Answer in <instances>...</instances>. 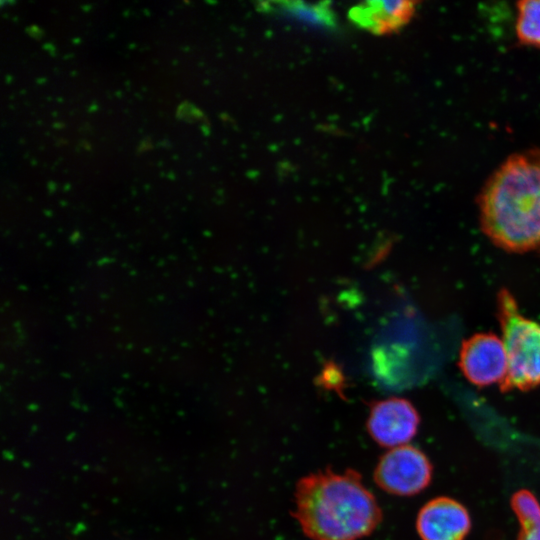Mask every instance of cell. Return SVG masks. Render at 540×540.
<instances>
[{
    "label": "cell",
    "mask_w": 540,
    "mask_h": 540,
    "mask_svg": "<svg viewBox=\"0 0 540 540\" xmlns=\"http://www.w3.org/2000/svg\"><path fill=\"white\" fill-rule=\"evenodd\" d=\"M515 33L526 46L540 48V0H522L516 3Z\"/></svg>",
    "instance_id": "11"
},
{
    "label": "cell",
    "mask_w": 540,
    "mask_h": 540,
    "mask_svg": "<svg viewBox=\"0 0 540 540\" xmlns=\"http://www.w3.org/2000/svg\"><path fill=\"white\" fill-rule=\"evenodd\" d=\"M483 233L497 247L524 253L540 247V151L515 153L488 177L481 189Z\"/></svg>",
    "instance_id": "1"
},
{
    "label": "cell",
    "mask_w": 540,
    "mask_h": 540,
    "mask_svg": "<svg viewBox=\"0 0 540 540\" xmlns=\"http://www.w3.org/2000/svg\"><path fill=\"white\" fill-rule=\"evenodd\" d=\"M416 529L422 540H465L471 530V518L460 502L441 496L420 509Z\"/></svg>",
    "instance_id": "7"
},
{
    "label": "cell",
    "mask_w": 540,
    "mask_h": 540,
    "mask_svg": "<svg viewBox=\"0 0 540 540\" xmlns=\"http://www.w3.org/2000/svg\"><path fill=\"white\" fill-rule=\"evenodd\" d=\"M420 416L407 399L391 397L374 402L369 411L367 430L380 446L395 448L416 435Z\"/></svg>",
    "instance_id": "6"
},
{
    "label": "cell",
    "mask_w": 540,
    "mask_h": 540,
    "mask_svg": "<svg viewBox=\"0 0 540 540\" xmlns=\"http://www.w3.org/2000/svg\"><path fill=\"white\" fill-rule=\"evenodd\" d=\"M497 318L508 357L503 392L527 391L540 385V324L523 316L514 296L503 288L497 294Z\"/></svg>",
    "instance_id": "3"
},
{
    "label": "cell",
    "mask_w": 540,
    "mask_h": 540,
    "mask_svg": "<svg viewBox=\"0 0 540 540\" xmlns=\"http://www.w3.org/2000/svg\"><path fill=\"white\" fill-rule=\"evenodd\" d=\"M511 508L520 525L517 540H540V503L535 495L527 489L516 491Z\"/></svg>",
    "instance_id": "10"
},
{
    "label": "cell",
    "mask_w": 540,
    "mask_h": 540,
    "mask_svg": "<svg viewBox=\"0 0 540 540\" xmlns=\"http://www.w3.org/2000/svg\"><path fill=\"white\" fill-rule=\"evenodd\" d=\"M458 365L474 385H500L508 373V357L504 342L493 333H476L463 341Z\"/></svg>",
    "instance_id": "5"
},
{
    "label": "cell",
    "mask_w": 540,
    "mask_h": 540,
    "mask_svg": "<svg viewBox=\"0 0 540 540\" xmlns=\"http://www.w3.org/2000/svg\"><path fill=\"white\" fill-rule=\"evenodd\" d=\"M293 514L311 540H360L382 520L377 500L353 469H326L301 478Z\"/></svg>",
    "instance_id": "2"
},
{
    "label": "cell",
    "mask_w": 540,
    "mask_h": 540,
    "mask_svg": "<svg viewBox=\"0 0 540 540\" xmlns=\"http://www.w3.org/2000/svg\"><path fill=\"white\" fill-rule=\"evenodd\" d=\"M259 9L290 15L295 19L326 28L336 26V16L328 2L313 4L302 1L262 2Z\"/></svg>",
    "instance_id": "9"
},
{
    "label": "cell",
    "mask_w": 540,
    "mask_h": 540,
    "mask_svg": "<svg viewBox=\"0 0 540 540\" xmlns=\"http://www.w3.org/2000/svg\"><path fill=\"white\" fill-rule=\"evenodd\" d=\"M433 468L428 457L411 445L395 447L378 461L375 483L385 492L397 496H413L431 482Z\"/></svg>",
    "instance_id": "4"
},
{
    "label": "cell",
    "mask_w": 540,
    "mask_h": 540,
    "mask_svg": "<svg viewBox=\"0 0 540 540\" xmlns=\"http://www.w3.org/2000/svg\"><path fill=\"white\" fill-rule=\"evenodd\" d=\"M417 1H366L353 6L348 13L352 22L376 35L397 32L413 18Z\"/></svg>",
    "instance_id": "8"
}]
</instances>
